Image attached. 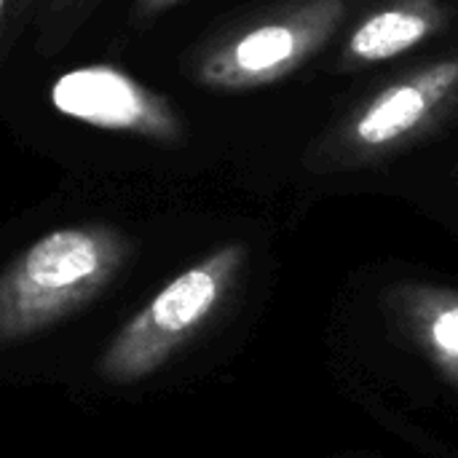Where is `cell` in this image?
I'll use <instances>...</instances> for the list:
<instances>
[{"mask_svg": "<svg viewBox=\"0 0 458 458\" xmlns=\"http://www.w3.org/2000/svg\"><path fill=\"white\" fill-rule=\"evenodd\" d=\"M180 3H185V0H134V16L142 21H150V19L172 11Z\"/></svg>", "mask_w": 458, "mask_h": 458, "instance_id": "obj_9", "label": "cell"}, {"mask_svg": "<svg viewBox=\"0 0 458 458\" xmlns=\"http://www.w3.org/2000/svg\"><path fill=\"white\" fill-rule=\"evenodd\" d=\"M244 266V247L225 244L182 274L134 314L99 360L107 384H137L161 370L172 354L217 311Z\"/></svg>", "mask_w": 458, "mask_h": 458, "instance_id": "obj_2", "label": "cell"}, {"mask_svg": "<svg viewBox=\"0 0 458 458\" xmlns=\"http://www.w3.org/2000/svg\"><path fill=\"white\" fill-rule=\"evenodd\" d=\"M346 0H303L250 27H239L196 59V81L212 91H252L271 86L311 56L338 32Z\"/></svg>", "mask_w": 458, "mask_h": 458, "instance_id": "obj_3", "label": "cell"}, {"mask_svg": "<svg viewBox=\"0 0 458 458\" xmlns=\"http://www.w3.org/2000/svg\"><path fill=\"white\" fill-rule=\"evenodd\" d=\"M51 105L86 126L174 145L185 123L174 102L110 64L67 70L51 86Z\"/></svg>", "mask_w": 458, "mask_h": 458, "instance_id": "obj_5", "label": "cell"}, {"mask_svg": "<svg viewBox=\"0 0 458 458\" xmlns=\"http://www.w3.org/2000/svg\"><path fill=\"white\" fill-rule=\"evenodd\" d=\"M105 0H27L30 21L35 24V46L54 54L91 19Z\"/></svg>", "mask_w": 458, "mask_h": 458, "instance_id": "obj_7", "label": "cell"}, {"mask_svg": "<svg viewBox=\"0 0 458 458\" xmlns=\"http://www.w3.org/2000/svg\"><path fill=\"white\" fill-rule=\"evenodd\" d=\"M456 99L458 56L432 62L365 99L338 126L325 153L354 164L389 156L435 126Z\"/></svg>", "mask_w": 458, "mask_h": 458, "instance_id": "obj_4", "label": "cell"}, {"mask_svg": "<svg viewBox=\"0 0 458 458\" xmlns=\"http://www.w3.org/2000/svg\"><path fill=\"white\" fill-rule=\"evenodd\" d=\"M131 252V239L107 223L43 233L0 271V346L89 306L115 282Z\"/></svg>", "mask_w": 458, "mask_h": 458, "instance_id": "obj_1", "label": "cell"}, {"mask_svg": "<svg viewBox=\"0 0 458 458\" xmlns=\"http://www.w3.org/2000/svg\"><path fill=\"white\" fill-rule=\"evenodd\" d=\"M5 3H8V0H0V21H3V11H5Z\"/></svg>", "mask_w": 458, "mask_h": 458, "instance_id": "obj_10", "label": "cell"}, {"mask_svg": "<svg viewBox=\"0 0 458 458\" xmlns=\"http://www.w3.org/2000/svg\"><path fill=\"white\" fill-rule=\"evenodd\" d=\"M445 19L440 0H392L352 30L341 51V64L357 70L403 56L443 30Z\"/></svg>", "mask_w": 458, "mask_h": 458, "instance_id": "obj_6", "label": "cell"}, {"mask_svg": "<svg viewBox=\"0 0 458 458\" xmlns=\"http://www.w3.org/2000/svg\"><path fill=\"white\" fill-rule=\"evenodd\" d=\"M432 338L435 344L458 360V306H445L432 319Z\"/></svg>", "mask_w": 458, "mask_h": 458, "instance_id": "obj_8", "label": "cell"}]
</instances>
